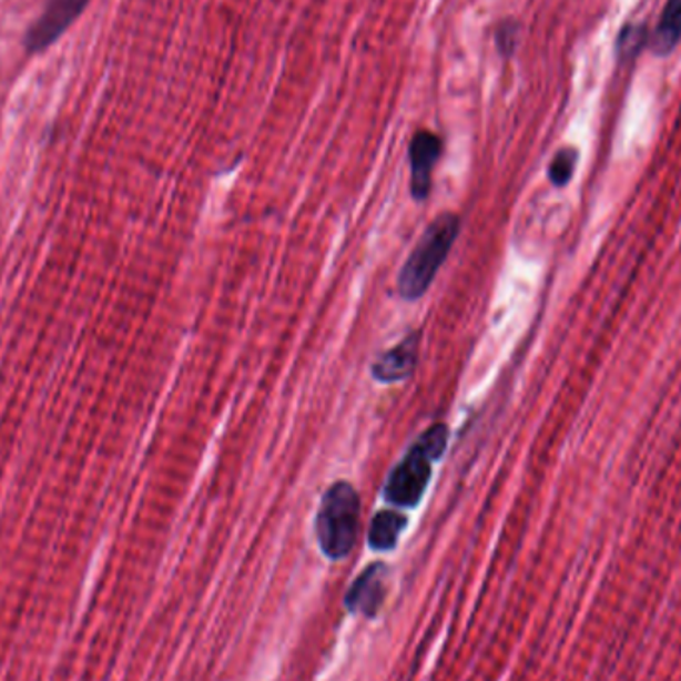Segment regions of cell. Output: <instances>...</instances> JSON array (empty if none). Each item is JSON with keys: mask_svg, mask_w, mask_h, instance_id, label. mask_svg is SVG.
<instances>
[{"mask_svg": "<svg viewBox=\"0 0 681 681\" xmlns=\"http://www.w3.org/2000/svg\"><path fill=\"white\" fill-rule=\"evenodd\" d=\"M448 427L438 423L427 428L419 440L410 447L407 457L393 468L387 485L385 498L390 505L399 508H415L427 490L433 477V463L443 457L447 450Z\"/></svg>", "mask_w": 681, "mask_h": 681, "instance_id": "6da1fadb", "label": "cell"}, {"mask_svg": "<svg viewBox=\"0 0 681 681\" xmlns=\"http://www.w3.org/2000/svg\"><path fill=\"white\" fill-rule=\"evenodd\" d=\"M458 230H460V220L455 214L438 215L437 220L428 225L419 244L400 270L397 285L403 299L415 302L427 293L430 283L437 277L440 265L453 250Z\"/></svg>", "mask_w": 681, "mask_h": 681, "instance_id": "7a4b0ae2", "label": "cell"}, {"mask_svg": "<svg viewBox=\"0 0 681 681\" xmlns=\"http://www.w3.org/2000/svg\"><path fill=\"white\" fill-rule=\"evenodd\" d=\"M360 502L349 482H335L323 495L315 532L323 555L329 560L347 558L359 532Z\"/></svg>", "mask_w": 681, "mask_h": 681, "instance_id": "3957f363", "label": "cell"}, {"mask_svg": "<svg viewBox=\"0 0 681 681\" xmlns=\"http://www.w3.org/2000/svg\"><path fill=\"white\" fill-rule=\"evenodd\" d=\"M90 0H49L47 9L29 29L24 47L30 54L49 49L54 40L60 39L70 24L79 19Z\"/></svg>", "mask_w": 681, "mask_h": 681, "instance_id": "277c9868", "label": "cell"}, {"mask_svg": "<svg viewBox=\"0 0 681 681\" xmlns=\"http://www.w3.org/2000/svg\"><path fill=\"white\" fill-rule=\"evenodd\" d=\"M440 152H443L440 138L428 130H420L410 140V192L419 202L430 192V175L440 157Z\"/></svg>", "mask_w": 681, "mask_h": 681, "instance_id": "5b68a950", "label": "cell"}, {"mask_svg": "<svg viewBox=\"0 0 681 681\" xmlns=\"http://www.w3.org/2000/svg\"><path fill=\"white\" fill-rule=\"evenodd\" d=\"M420 332L410 333L407 339L400 340L393 349L383 353L379 359L373 363L370 373L373 379L383 385L399 383L413 375L419 363Z\"/></svg>", "mask_w": 681, "mask_h": 681, "instance_id": "8992f818", "label": "cell"}, {"mask_svg": "<svg viewBox=\"0 0 681 681\" xmlns=\"http://www.w3.org/2000/svg\"><path fill=\"white\" fill-rule=\"evenodd\" d=\"M385 576L387 568L383 565H373L353 582L349 592L345 596V606L353 613H360L373 618L385 600Z\"/></svg>", "mask_w": 681, "mask_h": 681, "instance_id": "52a82bcc", "label": "cell"}, {"mask_svg": "<svg viewBox=\"0 0 681 681\" xmlns=\"http://www.w3.org/2000/svg\"><path fill=\"white\" fill-rule=\"evenodd\" d=\"M407 526V518L395 510H380L373 518L369 528V546L377 552H389L399 542L400 532Z\"/></svg>", "mask_w": 681, "mask_h": 681, "instance_id": "ba28073f", "label": "cell"}, {"mask_svg": "<svg viewBox=\"0 0 681 681\" xmlns=\"http://www.w3.org/2000/svg\"><path fill=\"white\" fill-rule=\"evenodd\" d=\"M681 40V0H670L662 20L653 32L652 49L660 57H668Z\"/></svg>", "mask_w": 681, "mask_h": 681, "instance_id": "9c48e42d", "label": "cell"}, {"mask_svg": "<svg viewBox=\"0 0 681 681\" xmlns=\"http://www.w3.org/2000/svg\"><path fill=\"white\" fill-rule=\"evenodd\" d=\"M646 42V29L643 27H626L618 37V54L623 62L636 59Z\"/></svg>", "mask_w": 681, "mask_h": 681, "instance_id": "30bf717a", "label": "cell"}, {"mask_svg": "<svg viewBox=\"0 0 681 681\" xmlns=\"http://www.w3.org/2000/svg\"><path fill=\"white\" fill-rule=\"evenodd\" d=\"M576 152L572 150H562L558 156L552 160V166H550V180L556 185H562L568 182V177L572 175L575 170Z\"/></svg>", "mask_w": 681, "mask_h": 681, "instance_id": "8fae6325", "label": "cell"}, {"mask_svg": "<svg viewBox=\"0 0 681 681\" xmlns=\"http://www.w3.org/2000/svg\"><path fill=\"white\" fill-rule=\"evenodd\" d=\"M518 42V24L515 20H505L497 30V47L498 52L502 57H512Z\"/></svg>", "mask_w": 681, "mask_h": 681, "instance_id": "7c38bea8", "label": "cell"}]
</instances>
